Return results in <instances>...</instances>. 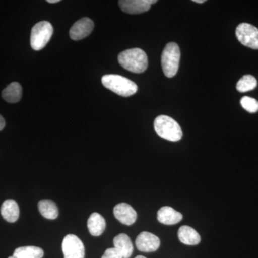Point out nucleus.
Masks as SVG:
<instances>
[{"mask_svg":"<svg viewBox=\"0 0 258 258\" xmlns=\"http://www.w3.org/2000/svg\"><path fill=\"white\" fill-rule=\"evenodd\" d=\"M183 215L171 207H163L158 211L157 220L166 225H175L182 220Z\"/></svg>","mask_w":258,"mask_h":258,"instance_id":"12","label":"nucleus"},{"mask_svg":"<svg viewBox=\"0 0 258 258\" xmlns=\"http://www.w3.org/2000/svg\"><path fill=\"white\" fill-rule=\"evenodd\" d=\"M154 129L161 138L178 142L182 138L183 132L181 126L175 120L167 115H161L154 120Z\"/></svg>","mask_w":258,"mask_h":258,"instance_id":"3","label":"nucleus"},{"mask_svg":"<svg viewBox=\"0 0 258 258\" xmlns=\"http://www.w3.org/2000/svg\"><path fill=\"white\" fill-rule=\"evenodd\" d=\"M236 36L242 45L258 50V29L248 23H242L236 29Z\"/></svg>","mask_w":258,"mask_h":258,"instance_id":"6","label":"nucleus"},{"mask_svg":"<svg viewBox=\"0 0 258 258\" xmlns=\"http://www.w3.org/2000/svg\"><path fill=\"white\" fill-rule=\"evenodd\" d=\"M94 23L91 19L83 18L78 20L70 30L69 35L74 40H81L92 32Z\"/></svg>","mask_w":258,"mask_h":258,"instance_id":"10","label":"nucleus"},{"mask_svg":"<svg viewBox=\"0 0 258 258\" xmlns=\"http://www.w3.org/2000/svg\"><path fill=\"white\" fill-rule=\"evenodd\" d=\"M62 249L64 258H84L85 247L77 236L69 234L62 240Z\"/></svg>","mask_w":258,"mask_h":258,"instance_id":"7","label":"nucleus"},{"mask_svg":"<svg viewBox=\"0 0 258 258\" xmlns=\"http://www.w3.org/2000/svg\"><path fill=\"white\" fill-rule=\"evenodd\" d=\"M136 245L141 252H155L160 246V240L157 235L149 232H142L136 240Z\"/></svg>","mask_w":258,"mask_h":258,"instance_id":"9","label":"nucleus"},{"mask_svg":"<svg viewBox=\"0 0 258 258\" xmlns=\"http://www.w3.org/2000/svg\"><path fill=\"white\" fill-rule=\"evenodd\" d=\"M135 258H147V257H144V256L139 255V256H137V257H136Z\"/></svg>","mask_w":258,"mask_h":258,"instance_id":"26","label":"nucleus"},{"mask_svg":"<svg viewBox=\"0 0 258 258\" xmlns=\"http://www.w3.org/2000/svg\"><path fill=\"white\" fill-rule=\"evenodd\" d=\"M5 126V120L4 118L0 115V131L3 130Z\"/></svg>","mask_w":258,"mask_h":258,"instance_id":"23","label":"nucleus"},{"mask_svg":"<svg viewBox=\"0 0 258 258\" xmlns=\"http://www.w3.org/2000/svg\"><path fill=\"white\" fill-rule=\"evenodd\" d=\"M113 244L123 258H129L133 254V244L126 234L121 233L115 236L113 239Z\"/></svg>","mask_w":258,"mask_h":258,"instance_id":"13","label":"nucleus"},{"mask_svg":"<svg viewBox=\"0 0 258 258\" xmlns=\"http://www.w3.org/2000/svg\"><path fill=\"white\" fill-rule=\"evenodd\" d=\"M38 209L42 216L48 220H55L58 217V209L52 200H43L39 202Z\"/></svg>","mask_w":258,"mask_h":258,"instance_id":"18","label":"nucleus"},{"mask_svg":"<svg viewBox=\"0 0 258 258\" xmlns=\"http://www.w3.org/2000/svg\"><path fill=\"white\" fill-rule=\"evenodd\" d=\"M1 215L8 222H17L20 216V208L18 203L13 200H8L1 207Z\"/></svg>","mask_w":258,"mask_h":258,"instance_id":"15","label":"nucleus"},{"mask_svg":"<svg viewBox=\"0 0 258 258\" xmlns=\"http://www.w3.org/2000/svg\"><path fill=\"white\" fill-rule=\"evenodd\" d=\"M178 237L179 240L186 245H197L201 241L198 232L189 226H181L178 231Z\"/></svg>","mask_w":258,"mask_h":258,"instance_id":"14","label":"nucleus"},{"mask_svg":"<svg viewBox=\"0 0 258 258\" xmlns=\"http://www.w3.org/2000/svg\"><path fill=\"white\" fill-rule=\"evenodd\" d=\"M101 82L104 87L120 96H133L138 91V86L135 83L119 75L109 74L103 76Z\"/></svg>","mask_w":258,"mask_h":258,"instance_id":"2","label":"nucleus"},{"mask_svg":"<svg viewBox=\"0 0 258 258\" xmlns=\"http://www.w3.org/2000/svg\"><path fill=\"white\" fill-rule=\"evenodd\" d=\"M101 258H123L121 254L115 247L107 249Z\"/></svg>","mask_w":258,"mask_h":258,"instance_id":"22","label":"nucleus"},{"mask_svg":"<svg viewBox=\"0 0 258 258\" xmlns=\"http://www.w3.org/2000/svg\"><path fill=\"white\" fill-rule=\"evenodd\" d=\"M241 106L249 113H256L258 111V101L249 96H244L240 101Z\"/></svg>","mask_w":258,"mask_h":258,"instance_id":"21","label":"nucleus"},{"mask_svg":"<svg viewBox=\"0 0 258 258\" xmlns=\"http://www.w3.org/2000/svg\"><path fill=\"white\" fill-rule=\"evenodd\" d=\"M157 3V0H120L118 5L124 13L136 15L149 11L151 5Z\"/></svg>","mask_w":258,"mask_h":258,"instance_id":"8","label":"nucleus"},{"mask_svg":"<svg viewBox=\"0 0 258 258\" xmlns=\"http://www.w3.org/2000/svg\"><path fill=\"white\" fill-rule=\"evenodd\" d=\"M194 3H199V4H202V3H205V0H193Z\"/></svg>","mask_w":258,"mask_h":258,"instance_id":"25","label":"nucleus"},{"mask_svg":"<svg viewBox=\"0 0 258 258\" xmlns=\"http://www.w3.org/2000/svg\"><path fill=\"white\" fill-rule=\"evenodd\" d=\"M23 94V89L20 83L13 82L10 83L8 87L3 90L2 96L8 103H18L20 101Z\"/></svg>","mask_w":258,"mask_h":258,"instance_id":"17","label":"nucleus"},{"mask_svg":"<svg viewBox=\"0 0 258 258\" xmlns=\"http://www.w3.org/2000/svg\"><path fill=\"white\" fill-rule=\"evenodd\" d=\"M257 80L255 79L254 76H250V75H245L239 80L236 88H237L239 92L244 93L254 89L257 87Z\"/></svg>","mask_w":258,"mask_h":258,"instance_id":"20","label":"nucleus"},{"mask_svg":"<svg viewBox=\"0 0 258 258\" xmlns=\"http://www.w3.org/2000/svg\"><path fill=\"white\" fill-rule=\"evenodd\" d=\"M118 60L123 69L134 74H142L148 67L147 54L140 48L123 51L118 55Z\"/></svg>","mask_w":258,"mask_h":258,"instance_id":"1","label":"nucleus"},{"mask_svg":"<svg viewBox=\"0 0 258 258\" xmlns=\"http://www.w3.org/2000/svg\"><path fill=\"white\" fill-rule=\"evenodd\" d=\"M47 3H52V4H55V3H57L60 2V0H47Z\"/></svg>","mask_w":258,"mask_h":258,"instance_id":"24","label":"nucleus"},{"mask_svg":"<svg viewBox=\"0 0 258 258\" xmlns=\"http://www.w3.org/2000/svg\"><path fill=\"white\" fill-rule=\"evenodd\" d=\"M106 221L100 214L94 212L88 220V228L91 235L100 236L103 233L106 229Z\"/></svg>","mask_w":258,"mask_h":258,"instance_id":"16","label":"nucleus"},{"mask_svg":"<svg viewBox=\"0 0 258 258\" xmlns=\"http://www.w3.org/2000/svg\"><path fill=\"white\" fill-rule=\"evenodd\" d=\"M113 214L117 220L125 225H133L137 219V212L126 203L118 204L113 208Z\"/></svg>","mask_w":258,"mask_h":258,"instance_id":"11","label":"nucleus"},{"mask_svg":"<svg viewBox=\"0 0 258 258\" xmlns=\"http://www.w3.org/2000/svg\"><path fill=\"white\" fill-rule=\"evenodd\" d=\"M53 34V28L49 22L37 23L32 29L30 45L35 50H41L46 46Z\"/></svg>","mask_w":258,"mask_h":258,"instance_id":"5","label":"nucleus"},{"mask_svg":"<svg viewBox=\"0 0 258 258\" xmlns=\"http://www.w3.org/2000/svg\"><path fill=\"white\" fill-rule=\"evenodd\" d=\"M8 258H13V256H10V257H9Z\"/></svg>","mask_w":258,"mask_h":258,"instance_id":"27","label":"nucleus"},{"mask_svg":"<svg viewBox=\"0 0 258 258\" xmlns=\"http://www.w3.org/2000/svg\"><path fill=\"white\" fill-rule=\"evenodd\" d=\"M180 57L181 52L179 45L175 42L168 43L161 55V66L166 77L173 78L177 74Z\"/></svg>","mask_w":258,"mask_h":258,"instance_id":"4","label":"nucleus"},{"mask_svg":"<svg viewBox=\"0 0 258 258\" xmlns=\"http://www.w3.org/2000/svg\"><path fill=\"white\" fill-rule=\"evenodd\" d=\"M44 252L40 247L35 246H25L18 247L13 253V258H42Z\"/></svg>","mask_w":258,"mask_h":258,"instance_id":"19","label":"nucleus"}]
</instances>
